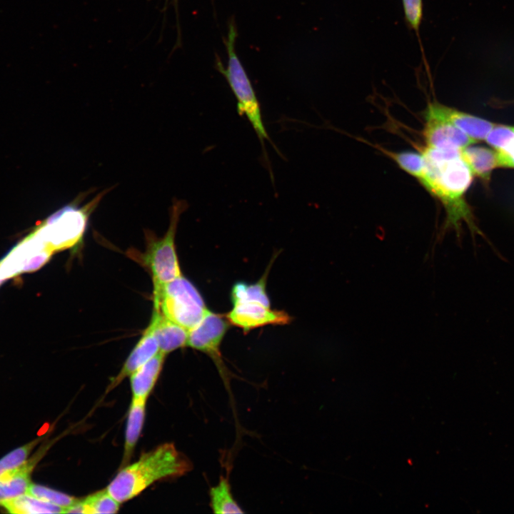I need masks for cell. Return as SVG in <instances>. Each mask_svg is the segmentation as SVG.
I'll return each instance as SVG.
<instances>
[{
  "label": "cell",
  "instance_id": "cell-1",
  "mask_svg": "<svg viewBox=\"0 0 514 514\" xmlns=\"http://www.w3.org/2000/svg\"><path fill=\"white\" fill-rule=\"evenodd\" d=\"M424 169L417 181L443 206L445 219L438 237L448 231L456 233L459 238L465 223L471 235L483 236L472 210L465 200L473 175L457 149H438L423 146L420 151Z\"/></svg>",
  "mask_w": 514,
  "mask_h": 514
},
{
  "label": "cell",
  "instance_id": "cell-2",
  "mask_svg": "<svg viewBox=\"0 0 514 514\" xmlns=\"http://www.w3.org/2000/svg\"><path fill=\"white\" fill-rule=\"evenodd\" d=\"M192 468L191 460L173 443H166L143 453L137 461L122 468L106 490L121 503L134 498L156 481L181 477Z\"/></svg>",
  "mask_w": 514,
  "mask_h": 514
},
{
  "label": "cell",
  "instance_id": "cell-3",
  "mask_svg": "<svg viewBox=\"0 0 514 514\" xmlns=\"http://www.w3.org/2000/svg\"><path fill=\"white\" fill-rule=\"evenodd\" d=\"M236 37L237 31L235 24L232 23L229 26L228 36L225 40L228 54L227 66L223 67L221 61L217 58L216 61V69L228 81L237 100V111L238 114L246 116L263 147L265 154V140L268 141L276 151L280 153L266 131L261 116L260 104L255 91L236 54L235 49Z\"/></svg>",
  "mask_w": 514,
  "mask_h": 514
},
{
  "label": "cell",
  "instance_id": "cell-4",
  "mask_svg": "<svg viewBox=\"0 0 514 514\" xmlns=\"http://www.w3.org/2000/svg\"><path fill=\"white\" fill-rule=\"evenodd\" d=\"M153 309L188 331L208 311L197 288L182 275L165 283L153 296Z\"/></svg>",
  "mask_w": 514,
  "mask_h": 514
},
{
  "label": "cell",
  "instance_id": "cell-5",
  "mask_svg": "<svg viewBox=\"0 0 514 514\" xmlns=\"http://www.w3.org/2000/svg\"><path fill=\"white\" fill-rule=\"evenodd\" d=\"M104 193L79 206V199L62 207L35 228L54 252L74 247L81 240L91 211L97 206Z\"/></svg>",
  "mask_w": 514,
  "mask_h": 514
},
{
  "label": "cell",
  "instance_id": "cell-6",
  "mask_svg": "<svg viewBox=\"0 0 514 514\" xmlns=\"http://www.w3.org/2000/svg\"><path fill=\"white\" fill-rule=\"evenodd\" d=\"M187 208L184 201H174L171 207L170 224L165 235L158 239L149 241L141 262L146 266L152 277L153 296L166 283L181 276L175 247V236L181 214Z\"/></svg>",
  "mask_w": 514,
  "mask_h": 514
},
{
  "label": "cell",
  "instance_id": "cell-7",
  "mask_svg": "<svg viewBox=\"0 0 514 514\" xmlns=\"http://www.w3.org/2000/svg\"><path fill=\"white\" fill-rule=\"evenodd\" d=\"M230 325L226 316L208 310L201 321L188 331L187 341V346L201 351L211 358L229 391L231 373L223 361L220 347Z\"/></svg>",
  "mask_w": 514,
  "mask_h": 514
},
{
  "label": "cell",
  "instance_id": "cell-8",
  "mask_svg": "<svg viewBox=\"0 0 514 514\" xmlns=\"http://www.w3.org/2000/svg\"><path fill=\"white\" fill-rule=\"evenodd\" d=\"M54 252L34 229L0 260V283L44 266Z\"/></svg>",
  "mask_w": 514,
  "mask_h": 514
},
{
  "label": "cell",
  "instance_id": "cell-9",
  "mask_svg": "<svg viewBox=\"0 0 514 514\" xmlns=\"http://www.w3.org/2000/svg\"><path fill=\"white\" fill-rule=\"evenodd\" d=\"M424 119L423 136L425 146L462 151L477 143L443 116L436 101L428 104Z\"/></svg>",
  "mask_w": 514,
  "mask_h": 514
},
{
  "label": "cell",
  "instance_id": "cell-10",
  "mask_svg": "<svg viewBox=\"0 0 514 514\" xmlns=\"http://www.w3.org/2000/svg\"><path fill=\"white\" fill-rule=\"evenodd\" d=\"M233 304V308L226 317L231 325L244 331L267 325H286L291 321L284 311L273 310L259 302L238 301Z\"/></svg>",
  "mask_w": 514,
  "mask_h": 514
},
{
  "label": "cell",
  "instance_id": "cell-11",
  "mask_svg": "<svg viewBox=\"0 0 514 514\" xmlns=\"http://www.w3.org/2000/svg\"><path fill=\"white\" fill-rule=\"evenodd\" d=\"M149 325L156 337L159 351L168 354L178 348L187 346L188 331L154 310Z\"/></svg>",
  "mask_w": 514,
  "mask_h": 514
},
{
  "label": "cell",
  "instance_id": "cell-12",
  "mask_svg": "<svg viewBox=\"0 0 514 514\" xmlns=\"http://www.w3.org/2000/svg\"><path fill=\"white\" fill-rule=\"evenodd\" d=\"M159 352V347L150 325L144 331L119 374L114 378L109 388H114L126 377L131 376Z\"/></svg>",
  "mask_w": 514,
  "mask_h": 514
},
{
  "label": "cell",
  "instance_id": "cell-13",
  "mask_svg": "<svg viewBox=\"0 0 514 514\" xmlns=\"http://www.w3.org/2000/svg\"><path fill=\"white\" fill-rule=\"evenodd\" d=\"M438 106L441 114L448 121L476 142L485 140L490 131L495 125L486 119L445 106L439 102H438Z\"/></svg>",
  "mask_w": 514,
  "mask_h": 514
},
{
  "label": "cell",
  "instance_id": "cell-14",
  "mask_svg": "<svg viewBox=\"0 0 514 514\" xmlns=\"http://www.w3.org/2000/svg\"><path fill=\"white\" fill-rule=\"evenodd\" d=\"M165 356L159 351L130 376L133 399L147 400L161 373Z\"/></svg>",
  "mask_w": 514,
  "mask_h": 514
},
{
  "label": "cell",
  "instance_id": "cell-15",
  "mask_svg": "<svg viewBox=\"0 0 514 514\" xmlns=\"http://www.w3.org/2000/svg\"><path fill=\"white\" fill-rule=\"evenodd\" d=\"M461 156L473 176L488 183L492 171L498 167L497 151L484 146L470 145L461 151Z\"/></svg>",
  "mask_w": 514,
  "mask_h": 514
},
{
  "label": "cell",
  "instance_id": "cell-16",
  "mask_svg": "<svg viewBox=\"0 0 514 514\" xmlns=\"http://www.w3.org/2000/svg\"><path fill=\"white\" fill-rule=\"evenodd\" d=\"M40 457L41 453L27 460L15 470L0 478V504L4 500L27 493L31 483L30 474Z\"/></svg>",
  "mask_w": 514,
  "mask_h": 514
},
{
  "label": "cell",
  "instance_id": "cell-17",
  "mask_svg": "<svg viewBox=\"0 0 514 514\" xmlns=\"http://www.w3.org/2000/svg\"><path fill=\"white\" fill-rule=\"evenodd\" d=\"M7 512L18 514L60 513L64 508L25 493L2 502Z\"/></svg>",
  "mask_w": 514,
  "mask_h": 514
},
{
  "label": "cell",
  "instance_id": "cell-18",
  "mask_svg": "<svg viewBox=\"0 0 514 514\" xmlns=\"http://www.w3.org/2000/svg\"><path fill=\"white\" fill-rule=\"evenodd\" d=\"M145 400L133 399L128 410L124 445L123 463L125 464L132 455L133 448L141 434L145 418Z\"/></svg>",
  "mask_w": 514,
  "mask_h": 514
},
{
  "label": "cell",
  "instance_id": "cell-19",
  "mask_svg": "<svg viewBox=\"0 0 514 514\" xmlns=\"http://www.w3.org/2000/svg\"><path fill=\"white\" fill-rule=\"evenodd\" d=\"M209 496L210 507L214 513H244L233 495L228 476L220 477L218 483L210 488Z\"/></svg>",
  "mask_w": 514,
  "mask_h": 514
},
{
  "label": "cell",
  "instance_id": "cell-20",
  "mask_svg": "<svg viewBox=\"0 0 514 514\" xmlns=\"http://www.w3.org/2000/svg\"><path fill=\"white\" fill-rule=\"evenodd\" d=\"M268 271L269 269H267L263 276L255 283L247 284L242 282L236 283L231 291L232 302L256 301L271 307L270 300L266 291Z\"/></svg>",
  "mask_w": 514,
  "mask_h": 514
},
{
  "label": "cell",
  "instance_id": "cell-21",
  "mask_svg": "<svg viewBox=\"0 0 514 514\" xmlns=\"http://www.w3.org/2000/svg\"><path fill=\"white\" fill-rule=\"evenodd\" d=\"M391 158L403 171L415 178L420 176L424 169V159L421 152L413 151H393L379 148Z\"/></svg>",
  "mask_w": 514,
  "mask_h": 514
},
{
  "label": "cell",
  "instance_id": "cell-22",
  "mask_svg": "<svg viewBox=\"0 0 514 514\" xmlns=\"http://www.w3.org/2000/svg\"><path fill=\"white\" fill-rule=\"evenodd\" d=\"M84 513H115L119 511V503L106 489L96 492L81 500Z\"/></svg>",
  "mask_w": 514,
  "mask_h": 514
},
{
  "label": "cell",
  "instance_id": "cell-23",
  "mask_svg": "<svg viewBox=\"0 0 514 514\" xmlns=\"http://www.w3.org/2000/svg\"><path fill=\"white\" fill-rule=\"evenodd\" d=\"M404 18L407 26L413 31L418 39L424 65L428 69L423 46L420 37V26L423 19V0H401Z\"/></svg>",
  "mask_w": 514,
  "mask_h": 514
},
{
  "label": "cell",
  "instance_id": "cell-24",
  "mask_svg": "<svg viewBox=\"0 0 514 514\" xmlns=\"http://www.w3.org/2000/svg\"><path fill=\"white\" fill-rule=\"evenodd\" d=\"M41 438L35 439L10 452L0 460V478L15 470L27 461L28 457Z\"/></svg>",
  "mask_w": 514,
  "mask_h": 514
},
{
  "label": "cell",
  "instance_id": "cell-25",
  "mask_svg": "<svg viewBox=\"0 0 514 514\" xmlns=\"http://www.w3.org/2000/svg\"><path fill=\"white\" fill-rule=\"evenodd\" d=\"M27 493L64 509L78 500V498L73 496L32 483L29 487Z\"/></svg>",
  "mask_w": 514,
  "mask_h": 514
},
{
  "label": "cell",
  "instance_id": "cell-26",
  "mask_svg": "<svg viewBox=\"0 0 514 514\" xmlns=\"http://www.w3.org/2000/svg\"><path fill=\"white\" fill-rule=\"evenodd\" d=\"M485 141L497 151H506L514 145V126L495 124Z\"/></svg>",
  "mask_w": 514,
  "mask_h": 514
},
{
  "label": "cell",
  "instance_id": "cell-27",
  "mask_svg": "<svg viewBox=\"0 0 514 514\" xmlns=\"http://www.w3.org/2000/svg\"><path fill=\"white\" fill-rule=\"evenodd\" d=\"M497 153L498 167L514 168V145L506 151H497Z\"/></svg>",
  "mask_w": 514,
  "mask_h": 514
},
{
  "label": "cell",
  "instance_id": "cell-28",
  "mask_svg": "<svg viewBox=\"0 0 514 514\" xmlns=\"http://www.w3.org/2000/svg\"><path fill=\"white\" fill-rule=\"evenodd\" d=\"M175 1H176L177 0H175Z\"/></svg>",
  "mask_w": 514,
  "mask_h": 514
}]
</instances>
